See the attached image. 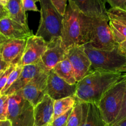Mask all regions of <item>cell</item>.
<instances>
[{
    "mask_svg": "<svg viewBox=\"0 0 126 126\" xmlns=\"http://www.w3.org/2000/svg\"><path fill=\"white\" fill-rule=\"evenodd\" d=\"M126 76V73H112L91 71L76 84L75 98L84 103L98 104L103 95Z\"/></svg>",
    "mask_w": 126,
    "mask_h": 126,
    "instance_id": "obj_2",
    "label": "cell"
},
{
    "mask_svg": "<svg viewBox=\"0 0 126 126\" xmlns=\"http://www.w3.org/2000/svg\"><path fill=\"white\" fill-rule=\"evenodd\" d=\"M9 96L7 119L12 126H33L34 106L19 93Z\"/></svg>",
    "mask_w": 126,
    "mask_h": 126,
    "instance_id": "obj_6",
    "label": "cell"
},
{
    "mask_svg": "<svg viewBox=\"0 0 126 126\" xmlns=\"http://www.w3.org/2000/svg\"><path fill=\"white\" fill-rule=\"evenodd\" d=\"M92 17L80 12L73 2H69L62 22L61 39L66 50L75 46L89 43Z\"/></svg>",
    "mask_w": 126,
    "mask_h": 126,
    "instance_id": "obj_1",
    "label": "cell"
},
{
    "mask_svg": "<svg viewBox=\"0 0 126 126\" xmlns=\"http://www.w3.org/2000/svg\"><path fill=\"white\" fill-rule=\"evenodd\" d=\"M125 118H126V88L125 93H124V98H123V105H122L121 109V111L120 112H119V114H118V117H117L116 119H115V121H114V123H113L112 125L118 123L119 121L125 119Z\"/></svg>",
    "mask_w": 126,
    "mask_h": 126,
    "instance_id": "obj_31",
    "label": "cell"
},
{
    "mask_svg": "<svg viewBox=\"0 0 126 126\" xmlns=\"http://www.w3.org/2000/svg\"><path fill=\"white\" fill-rule=\"evenodd\" d=\"M0 34L9 39H26L33 35V32L28 30L9 17L0 20Z\"/></svg>",
    "mask_w": 126,
    "mask_h": 126,
    "instance_id": "obj_17",
    "label": "cell"
},
{
    "mask_svg": "<svg viewBox=\"0 0 126 126\" xmlns=\"http://www.w3.org/2000/svg\"><path fill=\"white\" fill-rule=\"evenodd\" d=\"M84 47L91 62V71L112 73H126V56L118 46L112 50L95 49L88 44L84 45Z\"/></svg>",
    "mask_w": 126,
    "mask_h": 126,
    "instance_id": "obj_3",
    "label": "cell"
},
{
    "mask_svg": "<svg viewBox=\"0 0 126 126\" xmlns=\"http://www.w3.org/2000/svg\"><path fill=\"white\" fill-rule=\"evenodd\" d=\"M43 71H48L46 70L42 61L34 65L23 66L18 78L4 95H11L19 92L23 89L35 76Z\"/></svg>",
    "mask_w": 126,
    "mask_h": 126,
    "instance_id": "obj_14",
    "label": "cell"
},
{
    "mask_svg": "<svg viewBox=\"0 0 126 126\" xmlns=\"http://www.w3.org/2000/svg\"><path fill=\"white\" fill-rule=\"evenodd\" d=\"M0 126H12V123L9 120L0 121Z\"/></svg>",
    "mask_w": 126,
    "mask_h": 126,
    "instance_id": "obj_35",
    "label": "cell"
},
{
    "mask_svg": "<svg viewBox=\"0 0 126 126\" xmlns=\"http://www.w3.org/2000/svg\"><path fill=\"white\" fill-rule=\"evenodd\" d=\"M48 43L43 38L32 35L27 39L25 48L20 65H34L41 61L42 56L47 49Z\"/></svg>",
    "mask_w": 126,
    "mask_h": 126,
    "instance_id": "obj_12",
    "label": "cell"
},
{
    "mask_svg": "<svg viewBox=\"0 0 126 126\" xmlns=\"http://www.w3.org/2000/svg\"><path fill=\"white\" fill-rule=\"evenodd\" d=\"M82 126H109L105 122L98 105L89 103L87 119Z\"/></svg>",
    "mask_w": 126,
    "mask_h": 126,
    "instance_id": "obj_21",
    "label": "cell"
},
{
    "mask_svg": "<svg viewBox=\"0 0 126 126\" xmlns=\"http://www.w3.org/2000/svg\"><path fill=\"white\" fill-rule=\"evenodd\" d=\"M7 17H9L7 10H6V11H0V20L2 19V18Z\"/></svg>",
    "mask_w": 126,
    "mask_h": 126,
    "instance_id": "obj_36",
    "label": "cell"
},
{
    "mask_svg": "<svg viewBox=\"0 0 126 126\" xmlns=\"http://www.w3.org/2000/svg\"><path fill=\"white\" fill-rule=\"evenodd\" d=\"M48 73L49 71H43L38 74L23 89L18 92L34 107L41 102L46 95Z\"/></svg>",
    "mask_w": 126,
    "mask_h": 126,
    "instance_id": "obj_11",
    "label": "cell"
},
{
    "mask_svg": "<svg viewBox=\"0 0 126 126\" xmlns=\"http://www.w3.org/2000/svg\"><path fill=\"white\" fill-rule=\"evenodd\" d=\"M66 58V50L63 46L61 37H58L48 43L47 49L42 56L41 61L49 71Z\"/></svg>",
    "mask_w": 126,
    "mask_h": 126,
    "instance_id": "obj_13",
    "label": "cell"
},
{
    "mask_svg": "<svg viewBox=\"0 0 126 126\" xmlns=\"http://www.w3.org/2000/svg\"><path fill=\"white\" fill-rule=\"evenodd\" d=\"M6 7L10 18L20 24L28 30H30L22 0H9Z\"/></svg>",
    "mask_w": 126,
    "mask_h": 126,
    "instance_id": "obj_18",
    "label": "cell"
},
{
    "mask_svg": "<svg viewBox=\"0 0 126 126\" xmlns=\"http://www.w3.org/2000/svg\"><path fill=\"white\" fill-rule=\"evenodd\" d=\"M52 126L50 125V124H49V126Z\"/></svg>",
    "mask_w": 126,
    "mask_h": 126,
    "instance_id": "obj_40",
    "label": "cell"
},
{
    "mask_svg": "<svg viewBox=\"0 0 126 126\" xmlns=\"http://www.w3.org/2000/svg\"><path fill=\"white\" fill-rule=\"evenodd\" d=\"M9 1V0H0V3L6 7V5H7V3H8Z\"/></svg>",
    "mask_w": 126,
    "mask_h": 126,
    "instance_id": "obj_38",
    "label": "cell"
},
{
    "mask_svg": "<svg viewBox=\"0 0 126 126\" xmlns=\"http://www.w3.org/2000/svg\"><path fill=\"white\" fill-rule=\"evenodd\" d=\"M54 100L46 94L34 107L33 126H47L51 124L54 116Z\"/></svg>",
    "mask_w": 126,
    "mask_h": 126,
    "instance_id": "obj_16",
    "label": "cell"
},
{
    "mask_svg": "<svg viewBox=\"0 0 126 126\" xmlns=\"http://www.w3.org/2000/svg\"><path fill=\"white\" fill-rule=\"evenodd\" d=\"M109 25L114 40L119 45L126 39V26L114 20H110Z\"/></svg>",
    "mask_w": 126,
    "mask_h": 126,
    "instance_id": "obj_23",
    "label": "cell"
},
{
    "mask_svg": "<svg viewBox=\"0 0 126 126\" xmlns=\"http://www.w3.org/2000/svg\"><path fill=\"white\" fill-rule=\"evenodd\" d=\"M126 88V76L111 87L98 102V107L107 125L111 126L118 117Z\"/></svg>",
    "mask_w": 126,
    "mask_h": 126,
    "instance_id": "obj_5",
    "label": "cell"
},
{
    "mask_svg": "<svg viewBox=\"0 0 126 126\" xmlns=\"http://www.w3.org/2000/svg\"><path fill=\"white\" fill-rule=\"evenodd\" d=\"M108 16L110 20H114L126 26V11L111 7L108 10Z\"/></svg>",
    "mask_w": 126,
    "mask_h": 126,
    "instance_id": "obj_24",
    "label": "cell"
},
{
    "mask_svg": "<svg viewBox=\"0 0 126 126\" xmlns=\"http://www.w3.org/2000/svg\"><path fill=\"white\" fill-rule=\"evenodd\" d=\"M26 43V39H9L1 34L0 55L8 63L20 65Z\"/></svg>",
    "mask_w": 126,
    "mask_h": 126,
    "instance_id": "obj_9",
    "label": "cell"
},
{
    "mask_svg": "<svg viewBox=\"0 0 126 126\" xmlns=\"http://www.w3.org/2000/svg\"><path fill=\"white\" fill-rule=\"evenodd\" d=\"M53 70L59 77L70 84L75 85L77 84L75 71L67 57L57 64L53 68Z\"/></svg>",
    "mask_w": 126,
    "mask_h": 126,
    "instance_id": "obj_20",
    "label": "cell"
},
{
    "mask_svg": "<svg viewBox=\"0 0 126 126\" xmlns=\"http://www.w3.org/2000/svg\"><path fill=\"white\" fill-rule=\"evenodd\" d=\"M41 6L40 21L35 35L49 43L61 36L63 16L60 14L50 0H38Z\"/></svg>",
    "mask_w": 126,
    "mask_h": 126,
    "instance_id": "obj_4",
    "label": "cell"
},
{
    "mask_svg": "<svg viewBox=\"0 0 126 126\" xmlns=\"http://www.w3.org/2000/svg\"><path fill=\"white\" fill-rule=\"evenodd\" d=\"M38 0H22L23 6L25 11H34V12H40L37 7L36 2Z\"/></svg>",
    "mask_w": 126,
    "mask_h": 126,
    "instance_id": "obj_29",
    "label": "cell"
},
{
    "mask_svg": "<svg viewBox=\"0 0 126 126\" xmlns=\"http://www.w3.org/2000/svg\"><path fill=\"white\" fill-rule=\"evenodd\" d=\"M16 66H17L16 65L11 64L3 73H2L0 75V95H1V93L3 90L4 87L6 86V82H7L10 75L12 72V71L14 70Z\"/></svg>",
    "mask_w": 126,
    "mask_h": 126,
    "instance_id": "obj_27",
    "label": "cell"
},
{
    "mask_svg": "<svg viewBox=\"0 0 126 126\" xmlns=\"http://www.w3.org/2000/svg\"><path fill=\"white\" fill-rule=\"evenodd\" d=\"M118 47H119V49L121 50L122 52L126 56V39L124 41H123V43L119 44L118 45Z\"/></svg>",
    "mask_w": 126,
    "mask_h": 126,
    "instance_id": "obj_34",
    "label": "cell"
},
{
    "mask_svg": "<svg viewBox=\"0 0 126 126\" xmlns=\"http://www.w3.org/2000/svg\"><path fill=\"white\" fill-rule=\"evenodd\" d=\"M76 102V100L75 96H71L54 100L53 120L60 116L65 114L70 110L72 109L75 107Z\"/></svg>",
    "mask_w": 126,
    "mask_h": 126,
    "instance_id": "obj_22",
    "label": "cell"
},
{
    "mask_svg": "<svg viewBox=\"0 0 126 126\" xmlns=\"http://www.w3.org/2000/svg\"><path fill=\"white\" fill-rule=\"evenodd\" d=\"M73 108L72 109L68 111L65 113V114L60 116H59L58 118H57L56 119L53 120V121L52 122L50 125L52 126H67L69 117H70V114H71Z\"/></svg>",
    "mask_w": 126,
    "mask_h": 126,
    "instance_id": "obj_28",
    "label": "cell"
},
{
    "mask_svg": "<svg viewBox=\"0 0 126 126\" xmlns=\"http://www.w3.org/2000/svg\"><path fill=\"white\" fill-rule=\"evenodd\" d=\"M108 22L103 18L92 17L90 41L87 43L90 46L103 50H112L118 46Z\"/></svg>",
    "mask_w": 126,
    "mask_h": 126,
    "instance_id": "obj_7",
    "label": "cell"
},
{
    "mask_svg": "<svg viewBox=\"0 0 126 126\" xmlns=\"http://www.w3.org/2000/svg\"><path fill=\"white\" fill-rule=\"evenodd\" d=\"M22 69H23V66H21L20 65H17V66H16V67L15 68L14 70L12 71V72L11 73V75H10L8 79H7V82H6V86H5L3 90H2V92H1V95H2L4 94L5 92H6V91L10 88V87L17 81V79L18 78L20 75L21 72H22Z\"/></svg>",
    "mask_w": 126,
    "mask_h": 126,
    "instance_id": "obj_25",
    "label": "cell"
},
{
    "mask_svg": "<svg viewBox=\"0 0 126 126\" xmlns=\"http://www.w3.org/2000/svg\"><path fill=\"white\" fill-rule=\"evenodd\" d=\"M11 65V64L8 63H7L6 62H5L4 60L2 59L1 55H0V75H1L2 73H3Z\"/></svg>",
    "mask_w": 126,
    "mask_h": 126,
    "instance_id": "obj_33",
    "label": "cell"
},
{
    "mask_svg": "<svg viewBox=\"0 0 126 126\" xmlns=\"http://www.w3.org/2000/svg\"><path fill=\"white\" fill-rule=\"evenodd\" d=\"M0 36H1V34H0Z\"/></svg>",
    "mask_w": 126,
    "mask_h": 126,
    "instance_id": "obj_41",
    "label": "cell"
},
{
    "mask_svg": "<svg viewBox=\"0 0 126 126\" xmlns=\"http://www.w3.org/2000/svg\"><path fill=\"white\" fill-rule=\"evenodd\" d=\"M76 6L83 14L90 17L101 18L110 20L105 0H68Z\"/></svg>",
    "mask_w": 126,
    "mask_h": 126,
    "instance_id": "obj_15",
    "label": "cell"
},
{
    "mask_svg": "<svg viewBox=\"0 0 126 126\" xmlns=\"http://www.w3.org/2000/svg\"><path fill=\"white\" fill-rule=\"evenodd\" d=\"M111 126H126V118L120 121L116 124H113Z\"/></svg>",
    "mask_w": 126,
    "mask_h": 126,
    "instance_id": "obj_37",
    "label": "cell"
},
{
    "mask_svg": "<svg viewBox=\"0 0 126 126\" xmlns=\"http://www.w3.org/2000/svg\"><path fill=\"white\" fill-rule=\"evenodd\" d=\"M76 84H70L59 77L53 70L49 71L47 80L46 94L54 100L75 96Z\"/></svg>",
    "mask_w": 126,
    "mask_h": 126,
    "instance_id": "obj_10",
    "label": "cell"
},
{
    "mask_svg": "<svg viewBox=\"0 0 126 126\" xmlns=\"http://www.w3.org/2000/svg\"><path fill=\"white\" fill-rule=\"evenodd\" d=\"M59 13L63 16L65 9L67 6L68 0H50Z\"/></svg>",
    "mask_w": 126,
    "mask_h": 126,
    "instance_id": "obj_30",
    "label": "cell"
},
{
    "mask_svg": "<svg viewBox=\"0 0 126 126\" xmlns=\"http://www.w3.org/2000/svg\"><path fill=\"white\" fill-rule=\"evenodd\" d=\"M69 117L66 126H82L88 114L89 103L77 100Z\"/></svg>",
    "mask_w": 126,
    "mask_h": 126,
    "instance_id": "obj_19",
    "label": "cell"
},
{
    "mask_svg": "<svg viewBox=\"0 0 126 126\" xmlns=\"http://www.w3.org/2000/svg\"><path fill=\"white\" fill-rule=\"evenodd\" d=\"M9 96L2 95L0 96V121L7 119Z\"/></svg>",
    "mask_w": 126,
    "mask_h": 126,
    "instance_id": "obj_26",
    "label": "cell"
},
{
    "mask_svg": "<svg viewBox=\"0 0 126 126\" xmlns=\"http://www.w3.org/2000/svg\"><path fill=\"white\" fill-rule=\"evenodd\" d=\"M6 10H7L6 7L0 3V11H6Z\"/></svg>",
    "mask_w": 126,
    "mask_h": 126,
    "instance_id": "obj_39",
    "label": "cell"
},
{
    "mask_svg": "<svg viewBox=\"0 0 126 126\" xmlns=\"http://www.w3.org/2000/svg\"><path fill=\"white\" fill-rule=\"evenodd\" d=\"M111 7L126 11V0H105Z\"/></svg>",
    "mask_w": 126,
    "mask_h": 126,
    "instance_id": "obj_32",
    "label": "cell"
},
{
    "mask_svg": "<svg viewBox=\"0 0 126 126\" xmlns=\"http://www.w3.org/2000/svg\"><path fill=\"white\" fill-rule=\"evenodd\" d=\"M66 57L71 63L77 82L91 70V62L86 53L84 46H75L66 50Z\"/></svg>",
    "mask_w": 126,
    "mask_h": 126,
    "instance_id": "obj_8",
    "label": "cell"
}]
</instances>
